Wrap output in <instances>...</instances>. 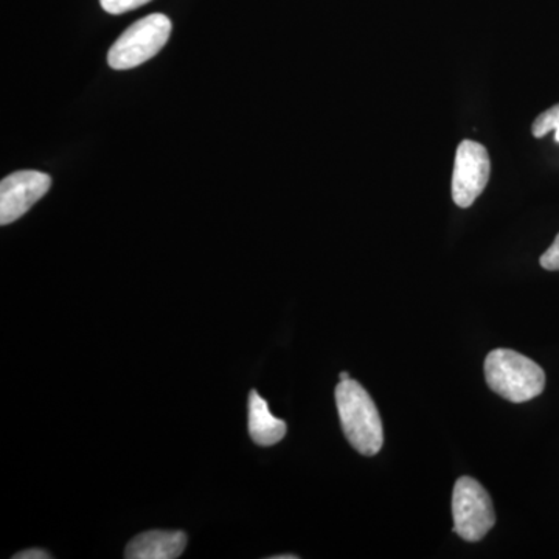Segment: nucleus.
Returning a JSON list of instances; mask_svg holds the SVG:
<instances>
[{
  "instance_id": "1",
  "label": "nucleus",
  "mask_w": 559,
  "mask_h": 559,
  "mask_svg": "<svg viewBox=\"0 0 559 559\" xmlns=\"http://www.w3.org/2000/svg\"><path fill=\"white\" fill-rule=\"evenodd\" d=\"M342 430L359 454L373 457L384 444V429L377 404L358 381H341L334 392Z\"/></svg>"
},
{
  "instance_id": "2",
  "label": "nucleus",
  "mask_w": 559,
  "mask_h": 559,
  "mask_svg": "<svg viewBox=\"0 0 559 559\" xmlns=\"http://www.w3.org/2000/svg\"><path fill=\"white\" fill-rule=\"evenodd\" d=\"M485 378L492 392L511 403L536 399L546 389L544 370L513 349H492L485 359Z\"/></svg>"
},
{
  "instance_id": "3",
  "label": "nucleus",
  "mask_w": 559,
  "mask_h": 559,
  "mask_svg": "<svg viewBox=\"0 0 559 559\" xmlns=\"http://www.w3.org/2000/svg\"><path fill=\"white\" fill-rule=\"evenodd\" d=\"M171 35V21L162 13L143 17L119 36L110 47L108 62L114 70H128L142 66L156 57Z\"/></svg>"
},
{
  "instance_id": "4",
  "label": "nucleus",
  "mask_w": 559,
  "mask_h": 559,
  "mask_svg": "<svg viewBox=\"0 0 559 559\" xmlns=\"http://www.w3.org/2000/svg\"><path fill=\"white\" fill-rule=\"evenodd\" d=\"M454 532L468 543H477L495 527L496 514L487 489L473 477H460L452 492Z\"/></svg>"
},
{
  "instance_id": "5",
  "label": "nucleus",
  "mask_w": 559,
  "mask_h": 559,
  "mask_svg": "<svg viewBox=\"0 0 559 559\" xmlns=\"http://www.w3.org/2000/svg\"><path fill=\"white\" fill-rule=\"evenodd\" d=\"M491 160L487 148L474 140H463L455 153L452 175V200L462 209H468L484 193Z\"/></svg>"
},
{
  "instance_id": "6",
  "label": "nucleus",
  "mask_w": 559,
  "mask_h": 559,
  "mask_svg": "<svg viewBox=\"0 0 559 559\" xmlns=\"http://www.w3.org/2000/svg\"><path fill=\"white\" fill-rule=\"evenodd\" d=\"M49 175L25 170L13 173L0 182V224L22 218L50 190Z\"/></svg>"
},
{
  "instance_id": "7",
  "label": "nucleus",
  "mask_w": 559,
  "mask_h": 559,
  "mask_svg": "<svg viewBox=\"0 0 559 559\" xmlns=\"http://www.w3.org/2000/svg\"><path fill=\"white\" fill-rule=\"evenodd\" d=\"M187 547V535L183 532L142 533L128 544L124 558L128 559H176Z\"/></svg>"
},
{
  "instance_id": "8",
  "label": "nucleus",
  "mask_w": 559,
  "mask_h": 559,
  "mask_svg": "<svg viewBox=\"0 0 559 559\" xmlns=\"http://www.w3.org/2000/svg\"><path fill=\"white\" fill-rule=\"evenodd\" d=\"M248 409L250 439L257 444L272 447L285 439L288 430L286 423L271 414L270 404L261 399L257 390L250 392Z\"/></svg>"
},
{
  "instance_id": "9",
  "label": "nucleus",
  "mask_w": 559,
  "mask_h": 559,
  "mask_svg": "<svg viewBox=\"0 0 559 559\" xmlns=\"http://www.w3.org/2000/svg\"><path fill=\"white\" fill-rule=\"evenodd\" d=\"M550 131H555V140L559 143V103L533 121L532 132L535 138H544Z\"/></svg>"
},
{
  "instance_id": "10",
  "label": "nucleus",
  "mask_w": 559,
  "mask_h": 559,
  "mask_svg": "<svg viewBox=\"0 0 559 559\" xmlns=\"http://www.w3.org/2000/svg\"><path fill=\"white\" fill-rule=\"evenodd\" d=\"M151 0H100L102 9L109 14H123L146 5Z\"/></svg>"
},
{
  "instance_id": "11",
  "label": "nucleus",
  "mask_w": 559,
  "mask_h": 559,
  "mask_svg": "<svg viewBox=\"0 0 559 559\" xmlns=\"http://www.w3.org/2000/svg\"><path fill=\"white\" fill-rule=\"evenodd\" d=\"M540 266L547 271H559V234L549 249L540 257Z\"/></svg>"
},
{
  "instance_id": "12",
  "label": "nucleus",
  "mask_w": 559,
  "mask_h": 559,
  "mask_svg": "<svg viewBox=\"0 0 559 559\" xmlns=\"http://www.w3.org/2000/svg\"><path fill=\"white\" fill-rule=\"evenodd\" d=\"M14 559H49L50 555L47 554L46 550L40 549H32L20 551V554L14 555Z\"/></svg>"
},
{
  "instance_id": "13",
  "label": "nucleus",
  "mask_w": 559,
  "mask_h": 559,
  "mask_svg": "<svg viewBox=\"0 0 559 559\" xmlns=\"http://www.w3.org/2000/svg\"><path fill=\"white\" fill-rule=\"evenodd\" d=\"M296 555H278V557H272V559H297Z\"/></svg>"
},
{
  "instance_id": "14",
  "label": "nucleus",
  "mask_w": 559,
  "mask_h": 559,
  "mask_svg": "<svg viewBox=\"0 0 559 559\" xmlns=\"http://www.w3.org/2000/svg\"><path fill=\"white\" fill-rule=\"evenodd\" d=\"M340 378H341V381L352 380V378H349V374L347 373V371H342V373L340 374Z\"/></svg>"
}]
</instances>
